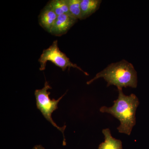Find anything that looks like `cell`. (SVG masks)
<instances>
[{"instance_id": "4", "label": "cell", "mask_w": 149, "mask_h": 149, "mask_svg": "<svg viewBox=\"0 0 149 149\" xmlns=\"http://www.w3.org/2000/svg\"><path fill=\"white\" fill-rule=\"evenodd\" d=\"M38 61L40 63V70L41 71L45 70L47 62L50 61L61 68L63 71L67 68L69 69L72 67L79 70L85 75H89L77 64L71 62L66 55L60 51L58 47V42L57 40H55L49 48L43 50Z\"/></svg>"}, {"instance_id": "11", "label": "cell", "mask_w": 149, "mask_h": 149, "mask_svg": "<svg viewBox=\"0 0 149 149\" xmlns=\"http://www.w3.org/2000/svg\"><path fill=\"white\" fill-rule=\"evenodd\" d=\"M32 149H45L41 145H36Z\"/></svg>"}, {"instance_id": "8", "label": "cell", "mask_w": 149, "mask_h": 149, "mask_svg": "<svg viewBox=\"0 0 149 149\" xmlns=\"http://www.w3.org/2000/svg\"><path fill=\"white\" fill-rule=\"evenodd\" d=\"M101 3V0H81L82 19L87 18L95 13L98 10Z\"/></svg>"}, {"instance_id": "9", "label": "cell", "mask_w": 149, "mask_h": 149, "mask_svg": "<svg viewBox=\"0 0 149 149\" xmlns=\"http://www.w3.org/2000/svg\"><path fill=\"white\" fill-rule=\"evenodd\" d=\"M47 5L52 9L57 16L63 14L70 15L67 0H52L50 1Z\"/></svg>"}, {"instance_id": "1", "label": "cell", "mask_w": 149, "mask_h": 149, "mask_svg": "<svg viewBox=\"0 0 149 149\" xmlns=\"http://www.w3.org/2000/svg\"><path fill=\"white\" fill-rule=\"evenodd\" d=\"M118 97L113 101L111 107L103 106L100 109L102 113L111 114L120 122L117 128L118 132L130 136L133 127L136 124V110L139 106V98L131 94L127 96L124 95L122 89H118Z\"/></svg>"}, {"instance_id": "7", "label": "cell", "mask_w": 149, "mask_h": 149, "mask_svg": "<svg viewBox=\"0 0 149 149\" xmlns=\"http://www.w3.org/2000/svg\"><path fill=\"white\" fill-rule=\"evenodd\" d=\"M102 132L104 141L99 145L98 149H123L122 141L113 137L109 128L104 129Z\"/></svg>"}, {"instance_id": "5", "label": "cell", "mask_w": 149, "mask_h": 149, "mask_svg": "<svg viewBox=\"0 0 149 149\" xmlns=\"http://www.w3.org/2000/svg\"><path fill=\"white\" fill-rule=\"evenodd\" d=\"M77 20V19L69 15H58L50 33L56 36H61L65 35L76 23Z\"/></svg>"}, {"instance_id": "3", "label": "cell", "mask_w": 149, "mask_h": 149, "mask_svg": "<svg viewBox=\"0 0 149 149\" xmlns=\"http://www.w3.org/2000/svg\"><path fill=\"white\" fill-rule=\"evenodd\" d=\"M52 88L49 83L46 81L44 87L42 89L36 90L35 92V95L36 100L37 108L40 110L43 116L54 126L59 130L62 133L63 137V145H66L64 132L66 128V125L63 127L58 126L53 120L52 114L53 112L58 109V104L60 101L65 95L66 93L63 94L58 100L51 99L49 96L50 92L48 90L52 89Z\"/></svg>"}, {"instance_id": "10", "label": "cell", "mask_w": 149, "mask_h": 149, "mask_svg": "<svg viewBox=\"0 0 149 149\" xmlns=\"http://www.w3.org/2000/svg\"><path fill=\"white\" fill-rule=\"evenodd\" d=\"M69 7L70 15L77 19H82V12L80 7L81 0H67Z\"/></svg>"}, {"instance_id": "6", "label": "cell", "mask_w": 149, "mask_h": 149, "mask_svg": "<svg viewBox=\"0 0 149 149\" xmlns=\"http://www.w3.org/2000/svg\"><path fill=\"white\" fill-rule=\"evenodd\" d=\"M57 17L52 9L47 4L40 12L39 16V24L47 32L50 33Z\"/></svg>"}, {"instance_id": "2", "label": "cell", "mask_w": 149, "mask_h": 149, "mask_svg": "<svg viewBox=\"0 0 149 149\" xmlns=\"http://www.w3.org/2000/svg\"><path fill=\"white\" fill-rule=\"evenodd\" d=\"M100 78H103L106 81L107 87L114 85L118 89L127 87L136 88L138 85L136 70L133 64L125 60L109 65L97 73L94 78L88 81L87 84L90 85Z\"/></svg>"}]
</instances>
